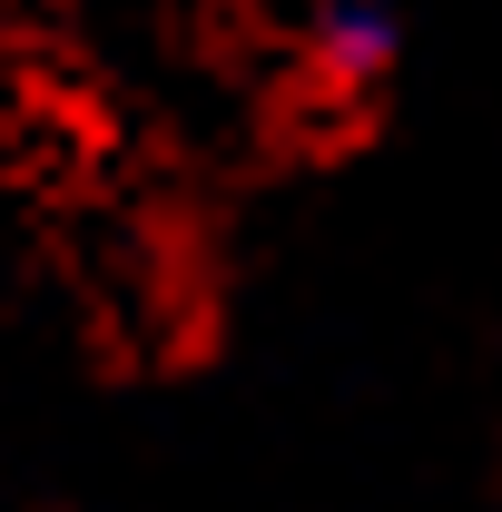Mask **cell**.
I'll return each mask as SVG.
<instances>
[{"label":"cell","instance_id":"obj_1","mask_svg":"<svg viewBox=\"0 0 502 512\" xmlns=\"http://www.w3.org/2000/svg\"><path fill=\"white\" fill-rule=\"evenodd\" d=\"M404 60V10L394 0H315L306 10V69L325 99H375Z\"/></svg>","mask_w":502,"mask_h":512}]
</instances>
